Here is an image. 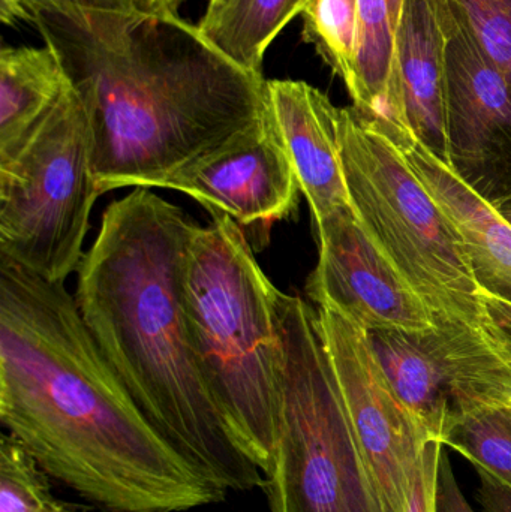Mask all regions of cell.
<instances>
[{
	"instance_id": "cell-16",
	"label": "cell",
	"mask_w": 511,
	"mask_h": 512,
	"mask_svg": "<svg viewBox=\"0 0 511 512\" xmlns=\"http://www.w3.org/2000/svg\"><path fill=\"white\" fill-rule=\"evenodd\" d=\"M71 87L48 45L0 53V165L9 164Z\"/></svg>"
},
{
	"instance_id": "cell-4",
	"label": "cell",
	"mask_w": 511,
	"mask_h": 512,
	"mask_svg": "<svg viewBox=\"0 0 511 512\" xmlns=\"http://www.w3.org/2000/svg\"><path fill=\"white\" fill-rule=\"evenodd\" d=\"M212 213L198 227L185 270L186 312L207 385L246 454L267 474L281 408L276 295L242 228Z\"/></svg>"
},
{
	"instance_id": "cell-15",
	"label": "cell",
	"mask_w": 511,
	"mask_h": 512,
	"mask_svg": "<svg viewBox=\"0 0 511 512\" xmlns=\"http://www.w3.org/2000/svg\"><path fill=\"white\" fill-rule=\"evenodd\" d=\"M395 42L405 122L447 164L446 33L435 0H405Z\"/></svg>"
},
{
	"instance_id": "cell-19",
	"label": "cell",
	"mask_w": 511,
	"mask_h": 512,
	"mask_svg": "<svg viewBox=\"0 0 511 512\" xmlns=\"http://www.w3.org/2000/svg\"><path fill=\"white\" fill-rule=\"evenodd\" d=\"M357 6L359 0H306L303 38L344 81L348 92L356 78Z\"/></svg>"
},
{
	"instance_id": "cell-12",
	"label": "cell",
	"mask_w": 511,
	"mask_h": 512,
	"mask_svg": "<svg viewBox=\"0 0 511 512\" xmlns=\"http://www.w3.org/2000/svg\"><path fill=\"white\" fill-rule=\"evenodd\" d=\"M159 188L189 195L240 227L290 218L302 192L270 111L257 128L186 165Z\"/></svg>"
},
{
	"instance_id": "cell-30",
	"label": "cell",
	"mask_w": 511,
	"mask_h": 512,
	"mask_svg": "<svg viewBox=\"0 0 511 512\" xmlns=\"http://www.w3.org/2000/svg\"><path fill=\"white\" fill-rule=\"evenodd\" d=\"M495 209L500 213L501 218L506 219L511 225V198L501 203L500 206L495 207Z\"/></svg>"
},
{
	"instance_id": "cell-24",
	"label": "cell",
	"mask_w": 511,
	"mask_h": 512,
	"mask_svg": "<svg viewBox=\"0 0 511 512\" xmlns=\"http://www.w3.org/2000/svg\"><path fill=\"white\" fill-rule=\"evenodd\" d=\"M437 512H476L459 487L446 450L441 453L438 469Z\"/></svg>"
},
{
	"instance_id": "cell-10",
	"label": "cell",
	"mask_w": 511,
	"mask_h": 512,
	"mask_svg": "<svg viewBox=\"0 0 511 512\" xmlns=\"http://www.w3.org/2000/svg\"><path fill=\"white\" fill-rule=\"evenodd\" d=\"M317 315L354 433L387 511L407 512L428 436L384 375L368 333L332 307H318Z\"/></svg>"
},
{
	"instance_id": "cell-7",
	"label": "cell",
	"mask_w": 511,
	"mask_h": 512,
	"mask_svg": "<svg viewBox=\"0 0 511 512\" xmlns=\"http://www.w3.org/2000/svg\"><path fill=\"white\" fill-rule=\"evenodd\" d=\"M92 123L74 87L9 164L0 165V255L65 283L83 259L99 189Z\"/></svg>"
},
{
	"instance_id": "cell-8",
	"label": "cell",
	"mask_w": 511,
	"mask_h": 512,
	"mask_svg": "<svg viewBox=\"0 0 511 512\" xmlns=\"http://www.w3.org/2000/svg\"><path fill=\"white\" fill-rule=\"evenodd\" d=\"M384 375L429 441L458 418L511 403V360L485 328L434 316L425 331L368 333Z\"/></svg>"
},
{
	"instance_id": "cell-21",
	"label": "cell",
	"mask_w": 511,
	"mask_h": 512,
	"mask_svg": "<svg viewBox=\"0 0 511 512\" xmlns=\"http://www.w3.org/2000/svg\"><path fill=\"white\" fill-rule=\"evenodd\" d=\"M485 53L511 84V0H456Z\"/></svg>"
},
{
	"instance_id": "cell-29",
	"label": "cell",
	"mask_w": 511,
	"mask_h": 512,
	"mask_svg": "<svg viewBox=\"0 0 511 512\" xmlns=\"http://www.w3.org/2000/svg\"><path fill=\"white\" fill-rule=\"evenodd\" d=\"M389 2L390 18H392L393 27H398L401 20L402 8H404L405 0H387Z\"/></svg>"
},
{
	"instance_id": "cell-25",
	"label": "cell",
	"mask_w": 511,
	"mask_h": 512,
	"mask_svg": "<svg viewBox=\"0 0 511 512\" xmlns=\"http://www.w3.org/2000/svg\"><path fill=\"white\" fill-rule=\"evenodd\" d=\"M482 301L486 312V331L511 360V304L488 292H483Z\"/></svg>"
},
{
	"instance_id": "cell-14",
	"label": "cell",
	"mask_w": 511,
	"mask_h": 512,
	"mask_svg": "<svg viewBox=\"0 0 511 512\" xmlns=\"http://www.w3.org/2000/svg\"><path fill=\"white\" fill-rule=\"evenodd\" d=\"M464 239L483 292L511 304V225L414 135L393 141Z\"/></svg>"
},
{
	"instance_id": "cell-6",
	"label": "cell",
	"mask_w": 511,
	"mask_h": 512,
	"mask_svg": "<svg viewBox=\"0 0 511 512\" xmlns=\"http://www.w3.org/2000/svg\"><path fill=\"white\" fill-rule=\"evenodd\" d=\"M339 149L351 207L372 242L432 315L486 330L464 239L401 149L354 107L341 108Z\"/></svg>"
},
{
	"instance_id": "cell-2",
	"label": "cell",
	"mask_w": 511,
	"mask_h": 512,
	"mask_svg": "<svg viewBox=\"0 0 511 512\" xmlns=\"http://www.w3.org/2000/svg\"><path fill=\"white\" fill-rule=\"evenodd\" d=\"M30 23L92 123L99 194L159 188L267 119V80L179 15L47 6Z\"/></svg>"
},
{
	"instance_id": "cell-23",
	"label": "cell",
	"mask_w": 511,
	"mask_h": 512,
	"mask_svg": "<svg viewBox=\"0 0 511 512\" xmlns=\"http://www.w3.org/2000/svg\"><path fill=\"white\" fill-rule=\"evenodd\" d=\"M47 6H77L95 11H132L129 0H0V17L6 26L32 21L39 9Z\"/></svg>"
},
{
	"instance_id": "cell-22",
	"label": "cell",
	"mask_w": 511,
	"mask_h": 512,
	"mask_svg": "<svg viewBox=\"0 0 511 512\" xmlns=\"http://www.w3.org/2000/svg\"><path fill=\"white\" fill-rule=\"evenodd\" d=\"M444 448L438 441H428L423 447L411 483L407 512H437L438 469Z\"/></svg>"
},
{
	"instance_id": "cell-13",
	"label": "cell",
	"mask_w": 511,
	"mask_h": 512,
	"mask_svg": "<svg viewBox=\"0 0 511 512\" xmlns=\"http://www.w3.org/2000/svg\"><path fill=\"white\" fill-rule=\"evenodd\" d=\"M267 102L315 225L351 207L339 149L341 108L296 80H267Z\"/></svg>"
},
{
	"instance_id": "cell-9",
	"label": "cell",
	"mask_w": 511,
	"mask_h": 512,
	"mask_svg": "<svg viewBox=\"0 0 511 512\" xmlns=\"http://www.w3.org/2000/svg\"><path fill=\"white\" fill-rule=\"evenodd\" d=\"M446 33L447 165L492 207L511 198V84L456 0H435Z\"/></svg>"
},
{
	"instance_id": "cell-5",
	"label": "cell",
	"mask_w": 511,
	"mask_h": 512,
	"mask_svg": "<svg viewBox=\"0 0 511 512\" xmlns=\"http://www.w3.org/2000/svg\"><path fill=\"white\" fill-rule=\"evenodd\" d=\"M281 408L266 474L273 512H389L357 441L318 327L305 300L278 291Z\"/></svg>"
},
{
	"instance_id": "cell-1",
	"label": "cell",
	"mask_w": 511,
	"mask_h": 512,
	"mask_svg": "<svg viewBox=\"0 0 511 512\" xmlns=\"http://www.w3.org/2000/svg\"><path fill=\"white\" fill-rule=\"evenodd\" d=\"M0 421L48 477L105 512L224 501L153 429L65 283L0 255Z\"/></svg>"
},
{
	"instance_id": "cell-20",
	"label": "cell",
	"mask_w": 511,
	"mask_h": 512,
	"mask_svg": "<svg viewBox=\"0 0 511 512\" xmlns=\"http://www.w3.org/2000/svg\"><path fill=\"white\" fill-rule=\"evenodd\" d=\"M0 512H84L54 498L44 469L12 438L0 439Z\"/></svg>"
},
{
	"instance_id": "cell-28",
	"label": "cell",
	"mask_w": 511,
	"mask_h": 512,
	"mask_svg": "<svg viewBox=\"0 0 511 512\" xmlns=\"http://www.w3.org/2000/svg\"><path fill=\"white\" fill-rule=\"evenodd\" d=\"M234 0H209L207 5L206 15L203 18L209 20V18H215L216 15L221 14L222 11L228 8Z\"/></svg>"
},
{
	"instance_id": "cell-3",
	"label": "cell",
	"mask_w": 511,
	"mask_h": 512,
	"mask_svg": "<svg viewBox=\"0 0 511 512\" xmlns=\"http://www.w3.org/2000/svg\"><path fill=\"white\" fill-rule=\"evenodd\" d=\"M200 225L147 188L102 215L78 267L81 318L153 429L222 492L263 487L201 370L185 298L189 246Z\"/></svg>"
},
{
	"instance_id": "cell-11",
	"label": "cell",
	"mask_w": 511,
	"mask_h": 512,
	"mask_svg": "<svg viewBox=\"0 0 511 512\" xmlns=\"http://www.w3.org/2000/svg\"><path fill=\"white\" fill-rule=\"evenodd\" d=\"M320 258L306 292L318 307H332L366 333L425 331L434 327L425 301L372 242L353 207L317 224Z\"/></svg>"
},
{
	"instance_id": "cell-26",
	"label": "cell",
	"mask_w": 511,
	"mask_h": 512,
	"mask_svg": "<svg viewBox=\"0 0 511 512\" xmlns=\"http://www.w3.org/2000/svg\"><path fill=\"white\" fill-rule=\"evenodd\" d=\"M480 478L477 501L485 512H511V487L485 469L476 468Z\"/></svg>"
},
{
	"instance_id": "cell-17",
	"label": "cell",
	"mask_w": 511,
	"mask_h": 512,
	"mask_svg": "<svg viewBox=\"0 0 511 512\" xmlns=\"http://www.w3.org/2000/svg\"><path fill=\"white\" fill-rule=\"evenodd\" d=\"M306 0H234L198 29L240 68L263 74L264 54L281 30L300 15Z\"/></svg>"
},
{
	"instance_id": "cell-27",
	"label": "cell",
	"mask_w": 511,
	"mask_h": 512,
	"mask_svg": "<svg viewBox=\"0 0 511 512\" xmlns=\"http://www.w3.org/2000/svg\"><path fill=\"white\" fill-rule=\"evenodd\" d=\"M186 0H129L132 11L140 14L177 15Z\"/></svg>"
},
{
	"instance_id": "cell-18",
	"label": "cell",
	"mask_w": 511,
	"mask_h": 512,
	"mask_svg": "<svg viewBox=\"0 0 511 512\" xmlns=\"http://www.w3.org/2000/svg\"><path fill=\"white\" fill-rule=\"evenodd\" d=\"M443 445L511 487V403L485 406L458 418Z\"/></svg>"
}]
</instances>
